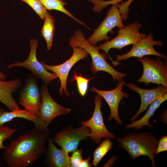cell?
<instances>
[{"label":"cell","mask_w":167,"mask_h":167,"mask_svg":"<svg viewBox=\"0 0 167 167\" xmlns=\"http://www.w3.org/2000/svg\"><path fill=\"white\" fill-rule=\"evenodd\" d=\"M17 118H23L32 122L34 125L35 127L38 129L43 131L49 130L46 124L38 117L24 109H19L7 111L2 108H0V126H3L5 123L11 121Z\"/></svg>","instance_id":"cell-18"},{"label":"cell","mask_w":167,"mask_h":167,"mask_svg":"<svg viewBox=\"0 0 167 167\" xmlns=\"http://www.w3.org/2000/svg\"><path fill=\"white\" fill-rule=\"evenodd\" d=\"M167 99V93L157 99L150 105L149 107L145 114L141 118L132 122L131 124L126 125V129L135 128V130H140L144 126L153 127V125L149 122L150 118L153 115L155 112L161 105Z\"/></svg>","instance_id":"cell-19"},{"label":"cell","mask_w":167,"mask_h":167,"mask_svg":"<svg viewBox=\"0 0 167 167\" xmlns=\"http://www.w3.org/2000/svg\"><path fill=\"white\" fill-rule=\"evenodd\" d=\"M19 78L5 81L0 79V102L4 105L10 111L19 109V105L12 96L22 85Z\"/></svg>","instance_id":"cell-17"},{"label":"cell","mask_w":167,"mask_h":167,"mask_svg":"<svg viewBox=\"0 0 167 167\" xmlns=\"http://www.w3.org/2000/svg\"><path fill=\"white\" fill-rule=\"evenodd\" d=\"M73 77V79L70 81H76L79 92L82 96L84 97L87 93L89 82L90 80L96 77L88 79L82 76L81 74L77 75L76 71H75Z\"/></svg>","instance_id":"cell-23"},{"label":"cell","mask_w":167,"mask_h":167,"mask_svg":"<svg viewBox=\"0 0 167 167\" xmlns=\"http://www.w3.org/2000/svg\"><path fill=\"white\" fill-rule=\"evenodd\" d=\"M48 146L45 148V164L48 167H70V157L68 153L62 149L58 148L54 144L53 139L48 137Z\"/></svg>","instance_id":"cell-16"},{"label":"cell","mask_w":167,"mask_h":167,"mask_svg":"<svg viewBox=\"0 0 167 167\" xmlns=\"http://www.w3.org/2000/svg\"><path fill=\"white\" fill-rule=\"evenodd\" d=\"M122 21L117 5H112L107 11L105 19L87 39V41L92 45H94L103 40L108 41L110 37L107 34L115 27L121 28L125 27Z\"/></svg>","instance_id":"cell-10"},{"label":"cell","mask_w":167,"mask_h":167,"mask_svg":"<svg viewBox=\"0 0 167 167\" xmlns=\"http://www.w3.org/2000/svg\"><path fill=\"white\" fill-rule=\"evenodd\" d=\"M82 151L77 149L73 152L70 157V167H77L78 165L83 160Z\"/></svg>","instance_id":"cell-27"},{"label":"cell","mask_w":167,"mask_h":167,"mask_svg":"<svg viewBox=\"0 0 167 167\" xmlns=\"http://www.w3.org/2000/svg\"><path fill=\"white\" fill-rule=\"evenodd\" d=\"M38 41L32 39L30 40V52L25 60L22 62H16L8 66V68L15 66L22 67L27 69L37 78L42 80L44 83L48 85L53 80L58 77L54 73H51L44 67L41 62L36 58V52Z\"/></svg>","instance_id":"cell-8"},{"label":"cell","mask_w":167,"mask_h":167,"mask_svg":"<svg viewBox=\"0 0 167 167\" xmlns=\"http://www.w3.org/2000/svg\"><path fill=\"white\" fill-rule=\"evenodd\" d=\"M47 86L44 83L41 85V103L38 117L48 127L55 118L69 113L71 109L55 101L49 93Z\"/></svg>","instance_id":"cell-11"},{"label":"cell","mask_w":167,"mask_h":167,"mask_svg":"<svg viewBox=\"0 0 167 167\" xmlns=\"http://www.w3.org/2000/svg\"><path fill=\"white\" fill-rule=\"evenodd\" d=\"M163 45L162 41L154 40L153 36L150 32L146 37L133 44L131 49L129 52L123 54L117 55L116 56V61L125 60L133 57L142 58L147 55L158 56L167 61L166 55L158 52L154 48V45L161 46Z\"/></svg>","instance_id":"cell-12"},{"label":"cell","mask_w":167,"mask_h":167,"mask_svg":"<svg viewBox=\"0 0 167 167\" xmlns=\"http://www.w3.org/2000/svg\"><path fill=\"white\" fill-rule=\"evenodd\" d=\"M142 26L141 24L137 21L128 24L124 28H119L118 30V34L115 37L103 44H100L98 48L109 55L114 66L120 65V63L113 61L111 58L109 54L110 49L114 48L121 50L125 47L133 45L146 37V34L139 32Z\"/></svg>","instance_id":"cell-4"},{"label":"cell","mask_w":167,"mask_h":167,"mask_svg":"<svg viewBox=\"0 0 167 167\" xmlns=\"http://www.w3.org/2000/svg\"><path fill=\"white\" fill-rule=\"evenodd\" d=\"M40 91L37 78L29 73L19 91V104L24 109L38 117L41 103Z\"/></svg>","instance_id":"cell-6"},{"label":"cell","mask_w":167,"mask_h":167,"mask_svg":"<svg viewBox=\"0 0 167 167\" xmlns=\"http://www.w3.org/2000/svg\"><path fill=\"white\" fill-rule=\"evenodd\" d=\"M103 99L99 94L95 97V108L91 118L88 120L83 121L81 124L88 127L90 130V137L97 144L100 143L103 138L116 139L113 133L110 132L106 127L101 111Z\"/></svg>","instance_id":"cell-9"},{"label":"cell","mask_w":167,"mask_h":167,"mask_svg":"<svg viewBox=\"0 0 167 167\" xmlns=\"http://www.w3.org/2000/svg\"><path fill=\"white\" fill-rule=\"evenodd\" d=\"M6 79V75L2 72L0 71V79L5 80Z\"/></svg>","instance_id":"cell-31"},{"label":"cell","mask_w":167,"mask_h":167,"mask_svg":"<svg viewBox=\"0 0 167 167\" xmlns=\"http://www.w3.org/2000/svg\"><path fill=\"white\" fill-rule=\"evenodd\" d=\"M69 44L72 47H79L86 51L90 55L92 62L91 68L93 74L100 71H104L109 74L115 82L123 80L126 74L118 71L114 69L106 61L103 56L100 53L99 49L96 45H92L86 39L80 30L75 31L69 41Z\"/></svg>","instance_id":"cell-3"},{"label":"cell","mask_w":167,"mask_h":167,"mask_svg":"<svg viewBox=\"0 0 167 167\" xmlns=\"http://www.w3.org/2000/svg\"><path fill=\"white\" fill-rule=\"evenodd\" d=\"M55 19L50 14L44 19V23L41 28L42 36L45 40L48 50L50 49L53 44V41L55 30Z\"/></svg>","instance_id":"cell-20"},{"label":"cell","mask_w":167,"mask_h":167,"mask_svg":"<svg viewBox=\"0 0 167 167\" xmlns=\"http://www.w3.org/2000/svg\"><path fill=\"white\" fill-rule=\"evenodd\" d=\"M125 82L122 80L118 82L117 87L114 89L108 91L102 90L97 89L94 86L90 89L92 92H96L103 97L107 103L109 107L110 113L108 120L109 121L114 119L119 125L122 124L118 113V107L121 101L123 102L124 98H127L129 94L124 92L122 88L125 85Z\"/></svg>","instance_id":"cell-14"},{"label":"cell","mask_w":167,"mask_h":167,"mask_svg":"<svg viewBox=\"0 0 167 167\" xmlns=\"http://www.w3.org/2000/svg\"><path fill=\"white\" fill-rule=\"evenodd\" d=\"M167 150V136L165 135L158 140L157 147L155 154H157Z\"/></svg>","instance_id":"cell-28"},{"label":"cell","mask_w":167,"mask_h":167,"mask_svg":"<svg viewBox=\"0 0 167 167\" xmlns=\"http://www.w3.org/2000/svg\"><path fill=\"white\" fill-rule=\"evenodd\" d=\"M49 134V130L34 127L12 140L3 153L7 164L11 167H27L32 164L44 153Z\"/></svg>","instance_id":"cell-1"},{"label":"cell","mask_w":167,"mask_h":167,"mask_svg":"<svg viewBox=\"0 0 167 167\" xmlns=\"http://www.w3.org/2000/svg\"><path fill=\"white\" fill-rule=\"evenodd\" d=\"M24 2L35 11L42 20L49 13L39 0H19Z\"/></svg>","instance_id":"cell-24"},{"label":"cell","mask_w":167,"mask_h":167,"mask_svg":"<svg viewBox=\"0 0 167 167\" xmlns=\"http://www.w3.org/2000/svg\"><path fill=\"white\" fill-rule=\"evenodd\" d=\"M134 0H128L124 2L122 1L120 4L117 5L123 20H126L128 18V15L130 11V9L129 7Z\"/></svg>","instance_id":"cell-26"},{"label":"cell","mask_w":167,"mask_h":167,"mask_svg":"<svg viewBox=\"0 0 167 167\" xmlns=\"http://www.w3.org/2000/svg\"><path fill=\"white\" fill-rule=\"evenodd\" d=\"M123 0H111L109 1L102 0L101 2L102 6L105 8L109 5H117L119 3Z\"/></svg>","instance_id":"cell-29"},{"label":"cell","mask_w":167,"mask_h":167,"mask_svg":"<svg viewBox=\"0 0 167 167\" xmlns=\"http://www.w3.org/2000/svg\"><path fill=\"white\" fill-rule=\"evenodd\" d=\"M113 145L110 138L105 139L95 150L93 152V159L92 164L96 166L100 161L111 149Z\"/></svg>","instance_id":"cell-22"},{"label":"cell","mask_w":167,"mask_h":167,"mask_svg":"<svg viewBox=\"0 0 167 167\" xmlns=\"http://www.w3.org/2000/svg\"><path fill=\"white\" fill-rule=\"evenodd\" d=\"M90 131L88 127L82 125L77 128L61 131L52 139L62 149L69 153L77 149L79 142L89 137Z\"/></svg>","instance_id":"cell-13"},{"label":"cell","mask_w":167,"mask_h":167,"mask_svg":"<svg viewBox=\"0 0 167 167\" xmlns=\"http://www.w3.org/2000/svg\"><path fill=\"white\" fill-rule=\"evenodd\" d=\"M129 89L138 93L141 98V103L140 107L136 113L131 118V122L135 121L139 114L145 111L148 107L153 102L163 95L167 93V87L161 85L156 88L151 89L140 88L133 83H125Z\"/></svg>","instance_id":"cell-15"},{"label":"cell","mask_w":167,"mask_h":167,"mask_svg":"<svg viewBox=\"0 0 167 167\" xmlns=\"http://www.w3.org/2000/svg\"><path fill=\"white\" fill-rule=\"evenodd\" d=\"M73 53L71 57L63 63L56 65H49L44 61H41L44 68L47 70L54 72L59 78L60 81V86L58 92L62 96L64 92L68 96L69 93L67 90V81L69 72L73 66L78 61L83 59L89 56L88 52L79 47H72Z\"/></svg>","instance_id":"cell-7"},{"label":"cell","mask_w":167,"mask_h":167,"mask_svg":"<svg viewBox=\"0 0 167 167\" xmlns=\"http://www.w3.org/2000/svg\"><path fill=\"white\" fill-rule=\"evenodd\" d=\"M90 157L85 159H83L79 164L78 165V167H89L91 165L89 163Z\"/></svg>","instance_id":"cell-30"},{"label":"cell","mask_w":167,"mask_h":167,"mask_svg":"<svg viewBox=\"0 0 167 167\" xmlns=\"http://www.w3.org/2000/svg\"><path fill=\"white\" fill-rule=\"evenodd\" d=\"M119 146L126 150L133 160L140 156H147L153 167H156L154 157L158 140L148 131L134 132L116 138Z\"/></svg>","instance_id":"cell-2"},{"label":"cell","mask_w":167,"mask_h":167,"mask_svg":"<svg viewBox=\"0 0 167 167\" xmlns=\"http://www.w3.org/2000/svg\"><path fill=\"white\" fill-rule=\"evenodd\" d=\"M47 10H56L62 12L75 20L80 24L89 29L86 24L75 17L72 14L65 8L66 2L62 0H39Z\"/></svg>","instance_id":"cell-21"},{"label":"cell","mask_w":167,"mask_h":167,"mask_svg":"<svg viewBox=\"0 0 167 167\" xmlns=\"http://www.w3.org/2000/svg\"><path fill=\"white\" fill-rule=\"evenodd\" d=\"M18 129L17 128H11L8 126H0V150H5L7 146L3 144V142L10 138Z\"/></svg>","instance_id":"cell-25"},{"label":"cell","mask_w":167,"mask_h":167,"mask_svg":"<svg viewBox=\"0 0 167 167\" xmlns=\"http://www.w3.org/2000/svg\"><path fill=\"white\" fill-rule=\"evenodd\" d=\"M143 65V71L141 77L135 82H143L146 85L150 83L167 87V62L156 56V59L144 56L136 58Z\"/></svg>","instance_id":"cell-5"}]
</instances>
